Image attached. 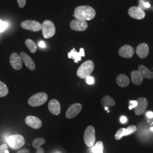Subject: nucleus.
I'll list each match as a JSON object with an SVG mask.
<instances>
[{"label":"nucleus","mask_w":153,"mask_h":153,"mask_svg":"<svg viewBox=\"0 0 153 153\" xmlns=\"http://www.w3.org/2000/svg\"><path fill=\"white\" fill-rule=\"evenodd\" d=\"M105 110H107V109H108V108H107V107H105Z\"/></svg>","instance_id":"nucleus-41"},{"label":"nucleus","mask_w":153,"mask_h":153,"mask_svg":"<svg viewBox=\"0 0 153 153\" xmlns=\"http://www.w3.org/2000/svg\"><path fill=\"white\" fill-rule=\"evenodd\" d=\"M137 105L134 108V112L136 115L139 116L144 113L147 108L148 102L147 99L145 98H139L137 99Z\"/></svg>","instance_id":"nucleus-12"},{"label":"nucleus","mask_w":153,"mask_h":153,"mask_svg":"<svg viewBox=\"0 0 153 153\" xmlns=\"http://www.w3.org/2000/svg\"><path fill=\"white\" fill-rule=\"evenodd\" d=\"M36 153H44V150L43 149V148L40 147L38 149H37Z\"/></svg>","instance_id":"nucleus-37"},{"label":"nucleus","mask_w":153,"mask_h":153,"mask_svg":"<svg viewBox=\"0 0 153 153\" xmlns=\"http://www.w3.org/2000/svg\"><path fill=\"white\" fill-rule=\"evenodd\" d=\"M10 64L11 67L16 70L19 71L22 69L23 63L20 56L16 53H13L10 57Z\"/></svg>","instance_id":"nucleus-14"},{"label":"nucleus","mask_w":153,"mask_h":153,"mask_svg":"<svg viewBox=\"0 0 153 153\" xmlns=\"http://www.w3.org/2000/svg\"><path fill=\"white\" fill-rule=\"evenodd\" d=\"M150 7V4L148 2H144V3H143V7H145V8H149Z\"/></svg>","instance_id":"nucleus-38"},{"label":"nucleus","mask_w":153,"mask_h":153,"mask_svg":"<svg viewBox=\"0 0 153 153\" xmlns=\"http://www.w3.org/2000/svg\"><path fill=\"white\" fill-rule=\"evenodd\" d=\"M7 146L6 144H2L0 146V153H5L6 150H7Z\"/></svg>","instance_id":"nucleus-31"},{"label":"nucleus","mask_w":153,"mask_h":153,"mask_svg":"<svg viewBox=\"0 0 153 153\" xmlns=\"http://www.w3.org/2000/svg\"><path fill=\"white\" fill-rule=\"evenodd\" d=\"M45 143V140L43 138H36L33 141V148L35 149H38L40 148L42 145Z\"/></svg>","instance_id":"nucleus-27"},{"label":"nucleus","mask_w":153,"mask_h":153,"mask_svg":"<svg viewBox=\"0 0 153 153\" xmlns=\"http://www.w3.org/2000/svg\"><path fill=\"white\" fill-rule=\"evenodd\" d=\"M120 121L121 123L124 124L127 121V118L126 117V116H121L120 117Z\"/></svg>","instance_id":"nucleus-34"},{"label":"nucleus","mask_w":153,"mask_h":153,"mask_svg":"<svg viewBox=\"0 0 153 153\" xmlns=\"http://www.w3.org/2000/svg\"><path fill=\"white\" fill-rule=\"evenodd\" d=\"M86 83L88 85H93L94 83V79L93 76H88L86 78Z\"/></svg>","instance_id":"nucleus-32"},{"label":"nucleus","mask_w":153,"mask_h":153,"mask_svg":"<svg viewBox=\"0 0 153 153\" xmlns=\"http://www.w3.org/2000/svg\"><path fill=\"white\" fill-rule=\"evenodd\" d=\"M118 53L121 57L129 59L132 57L134 54V50L131 45H124L119 49Z\"/></svg>","instance_id":"nucleus-15"},{"label":"nucleus","mask_w":153,"mask_h":153,"mask_svg":"<svg viewBox=\"0 0 153 153\" xmlns=\"http://www.w3.org/2000/svg\"><path fill=\"white\" fill-rule=\"evenodd\" d=\"M137 131V127L134 125L128 126L126 128H121L119 129L115 134V138L116 140H120L122 137L131 135L135 133Z\"/></svg>","instance_id":"nucleus-8"},{"label":"nucleus","mask_w":153,"mask_h":153,"mask_svg":"<svg viewBox=\"0 0 153 153\" xmlns=\"http://www.w3.org/2000/svg\"><path fill=\"white\" fill-rule=\"evenodd\" d=\"M68 56L69 59H73L76 63H78L79 61L81 60L82 57H85V51L83 48H81L79 52H77L75 49H72L70 52L68 53Z\"/></svg>","instance_id":"nucleus-19"},{"label":"nucleus","mask_w":153,"mask_h":153,"mask_svg":"<svg viewBox=\"0 0 153 153\" xmlns=\"http://www.w3.org/2000/svg\"><path fill=\"white\" fill-rule=\"evenodd\" d=\"M30 151L27 149H22L19 151H18L17 153H30Z\"/></svg>","instance_id":"nucleus-33"},{"label":"nucleus","mask_w":153,"mask_h":153,"mask_svg":"<svg viewBox=\"0 0 153 153\" xmlns=\"http://www.w3.org/2000/svg\"><path fill=\"white\" fill-rule=\"evenodd\" d=\"M48 95L45 93H39L31 97L28 103L31 107H39L44 104L48 100Z\"/></svg>","instance_id":"nucleus-3"},{"label":"nucleus","mask_w":153,"mask_h":153,"mask_svg":"<svg viewBox=\"0 0 153 153\" xmlns=\"http://www.w3.org/2000/svg\"><path fill=\"white\" fill-rule=\"evenodd\" d=\"M136 51L137 56L140 58L145 59L149 55V48L148 44L146 43H141L137 46Z\"/></svg>","instance_id":"nucleus-18"},{"label":"nucleus","mask_w":153,"mask_h":153,"mask_svg":"<svg viewBox=\"0 0 153 153\" xmlns=\"http://www.w3.org/2000/svg\"><path fill=\"white\" fill-rule=\"evenodd\" d=\"M9 93V89L4 82L0 81V98L6 96Z\"/></svg>","instance_id":"nucleus-25"},{"label":"nucleus","mask_w":153,"mask_h":153,"mask_svg":"<svg viewBox=\"0 0 153 153\" xmlns=\"http://www.w3.org/2000/svg\"><path fill=\"white\" fill-rule=\"evenodd\" d=\"M20 57L22 59V61L23 62V63L25 64V65L27 66V68L29 70H30L31 71H35V69L36 68L35 64L33 59L27 54H26L24 52H21Z\"/></svg>","instance_id":"nucleus-16"},{"label":"nucleus","mask_w":153,"mask_h":153,"mask_svg":"<svg viewBox=\"0 0 153 153\" xmlns=\"http://www.w3.org/2000/svg\"><path fill=\"white\" fill-rule=\"evenodd\" d=\"M95 139V130L94 127L91 126H88L83 135V140L85 144L88 147L93 146Z\"/></svg>","instance_id":"nucleus-6"},{"label":"nucleus","mask_w":153,"mask_h":153,"mask_svg":"<svg viewBox=\"0 0 153 153\" xmlns=\"http://www.w3.org/2000/svg\"><path fill=\"white\" fill-rule=\"evenodd\" d=\"M25 44L27 46L28 49H29L30 52L32 53H36L37 51V47L35 43L31 39H27L25 41Z\"/></svg>","instance_id":"nucleus-24"},{"label":"nucleus","mask_w":153,"mask_h":153,"mask_svg":"<svg viewBox=\"0 0 153 153\" xmlns=\"http://www.w3.org/2000/svg\"><path fill=\"white\" fill-rule=\"evenodd\" d=\"M39 46L41 48H45V44L43 41H40L39 43Z\"/></svg>","instance_id":"nucleus-35"},{"label":"nucleus","mask_w":153,"mask_h":153,"mask_svg":"<svg viewBox=\"0 0 153 153\" xmlns=\"http://www.w3.org/2000/svg\"><path fill=\"white\" fill-rule=\"evenodd\" d=\"M55 153H61L60 152H55Z\"/></svg>","instance_id":"nucleus-40"},{"label":"nucleus","mask_w":153,"mask_h":153,"mask_svg":"<svg viewBox=\"0 0 153 153\" xmlns=\"http://www.w3.org/2000/svg\"><path fill=\"white\" fill-rule=\"evenodd\" d=\"M104 150V145L102 141L97 142L94 147L93 148L94 153H103Z\"/></svg>","instance_id":"nucleus-26"},{"label":"nucleus","mask_w":153,"mask_h":153,"mask_svg":"<svg viewBox=\"0 0 153 153\" xmlns=\"http://www.w3.org/2000/svg\"><path fill=\"white\" fill-rule=\"evenodd\" d=\"M138 71H139L143 78L149 79H153V72L150 71L145 66L142 65L139 66Z\"/></svg>","instance_id":"nucleus-20"},{"label":"nucleus","mask_w":153,"mask_h":153,"mask_svg":"<svg viewBox=\"0 0 153 153\" xmlns=\"http://www.w3.org/2000/svg\"><path fill=\"white\" fill-rule=\"evenodd\" d=\"M96 16V12L93 7L90 6H79L74 10L73 16L79 21H91Z\"/></svg>","instance_id":"nucleus-1"},{"label":"nucleus","mask_w":153,"mask_h":153,"mask_svg":"<svg viewBox=\"0 0 153 153\" xmlns=\"http://www.w3.org/2000/svg\"><path fill=\"white\" fill-rule=\"evenodd\" d=\"M131 81L135 85H140L143 82V77L137 71H134L131 72Z\"/></svg>","instance_id":"nucleus-22"},{"label":"nucleus","mask_w":153,"mask_h":153,"mask_svg":"<svg viewBox=\"0 0 153 153\" xmlns=\"http://www.w3.org/2000/svg\"><path fill=\"white\" fill-rule=\"evenodd\" d=\"M7 142L12 149L18 150L25 144V140L21 134H14L7 138Z\"/></svg>","instance_id":"nucleus-4"},{"label":"nucleus","mask_w":153,"mask_h":153,"mask_svg":"<svg viewBox=\"0 0 153 153\" xmlns=\"http://www.w3.org/2000/svg\"><path fill=\"white\" fill-rule=\"evenodd\" d=\"M94 69V64L93 61H86L79 67L76 71V74L82 79L87 78L88 76H90Z\"/></svg>","instance_id":"nucleus-2"},{"label":"nucleus","mask_w":153,"mask_h":153,"mask_svg":"<svg viewBox=\"0 0 153 153\" xmlns=\"http://www.w3.org/2000/svg\"><path fill=\"white\" fill-rule=\"evenodd\" d=\"M25 123L28 126L35 129H40L42 126V121L34 116H28L25 119Z\"/></svg>","instance_id":"nucleus-13"},{"label":"nucleus","mask_w":153,"mask_h":153,"mask_svg":"<svg viewBox=\"0 0 153 153\" xmlns=\"http://www.w3.org/2000/svg\"><path fill=\"white\" fill-rule=\"evenodd\" d=\"M48 109L53 115H59L61 113V105L60 102L56 100L52 99L48 103Z\"/></svg>","instance_id":"nucleus-17"},{"label":"nucleus","mask_w":153,"mask_h":153,"mask_svg":"<svg viewBox=\"0 0 153 153\" xmlns=\"http://www.w3.org/2000/svg\"><path fill=\"white\" fill-rule=\"evenodd\" d=\"M7 27V23L0 19V33H3Z\"/></svg>","instance_id":"nucleus-28"},{"label":"nucleus","mask_w":153,"mask_h":153,"mask_svg":"<svg viewBox=\"0 0 153 153\" xmlns=\"http://www.w3.org/2000/svg\"><path fill=\"white\" fill-rule=\"evenodd\" d=\"M70 27L71 30L82 32L85 31L88 27V23L86 21H79L78 19H73L70 23Z\"/></svg>","instance_id":"nucleus-10"},{"label":"nucleus","mask_w":153,"mask_h":153,"mask_svg":"<svg viewBox=\"0 0 153 153\" xmlns=\"http://www.w3.org/2000/svg\"><path fill=\"white\" fill-rule=\"evenodd\" d=\"M21 26L23 29L32 31L33 32H38L42 30V24L39 22L33 20H26L23 21L21 24Z\"/></svg>","instance_id":"nucleus-7"},{"label":"nucleus","mask_w":153,"mask_h":153,"mask_svg":"<svg viewBox=\"0 0 153 153\" xmlns=\"http://www.w3.org/2000/svg\"><path fill=\"white\" fill-rule=\"evenodd\" d=\"M129 79L125 74H121L116 77V83L121 88H126L129 84Z\"/></svg>","instance_id":"nucleus-21"},{"label":"nucleus","mask_w":153,"mask_h":153,"mask_svg":"<svg viewBox=\"0 0 153 153\" xmlns=\"http://www.w3.org/2000/svg\"><path fill=\"white\" fill-rule=\"evenodd\" d=\"M128 14L132 18L138 20L143 19L145 16V11L138 6H133L130 7L128 10Z\"/></svg>","instance_id":"nucleus-11"},{"label":"nucleus","mask_w":153,"mask_h":153,"mask_svg":"<svg viewBox=\"0 0 153 153\" xmlns=\"http://www.w3.org/2000/svg\"><path fill=\"white\" fill-rule=\"evenodd\" d=\"M42 30L44 38H51L55 35L56 33L55 25L49 20H45L42 24Z\"/></svg>","instance_id":"nucleus-5"},{"label":"nucleus","mask_w":153,"mask_h":153,"mask_svg":"<svg viewBox=\"0 0 153 153\" xmlns=\"http://www.w3.org/2000/svg\"><path fill=\"white\" fill-rule=\"evenodd\" d=\"M146 116H147V117H149V118H153V112H151V111H150V112H148L146 113Z\"/></svg>","instance_id":"nucleus-36"},{"label":"nucleus","mask_w":153,"mask_h":153,"mask_svg":"<svg viewBox=\"0 0 153 153\" xmlns=\"http://www.w3.org/2000/svg\"><path fill=\"white\" fill-rule=\"evenodd\" d=\"M18 5L20 8H23L26 4V0H17Z\"/></svg>","instance_id":"nucleus-30"},{"label":"nucleus","mask_w":153,"mask_h":153,"mask_svg":"<svg viewBox=\"0 0 153 153\" xmlns=\"http://www.w3.org/2000/svg\"><path fill=\"white\" fill-rule=\"evenodd\" d=\"M129 103H130V105L129 107V109L130 110H131L133 108H134L137 105V100H131Z\"/></svg>","instance_id":"nucleus-29"},{"label":"nucleus","mask_w":153,"mask_h":153,"mask_svg":"<svg viewBox=\"0 0 153 153\" xmlns=\"http://www.w3.org/2000/svg\"><path fill=\"white\" fill-rule=\"evenodd\" d=\"M82 109V105L79 103H74L71 105L66 112V117L68 119L74 118L79 114Z\"/></svg>","instance_id":"nucleus-9"},{"label":"nucleus","mask_w":153,"mask_h":153,"mask_svg":"<svg viewBox=\"0 0 153 153\" xmlns=\"http://www.w3.org/2000/svg\"><path fill=\"white\" fill-rule=\"evenodd\" d=\"M101 104L104 106H114L115 104V100L108 95H105L101 100Z\"/></svg>","instance_id":"nucleus-23"},{"label":"nucleus","mask_w":153,"mask_h":153,"mask_svg":"<svg viewBox=\"0 0 153 153\" xmlns=\"http://www.w3.org/2000/svg\"><path fill=\"white\" fill-rule=\"evenodd\" d=\"M149 130H150V131H152V133H153V126L151 127V128H150V129H149Z\"/></svg>","instance_id":"nucleus-39"}]
</instances>
